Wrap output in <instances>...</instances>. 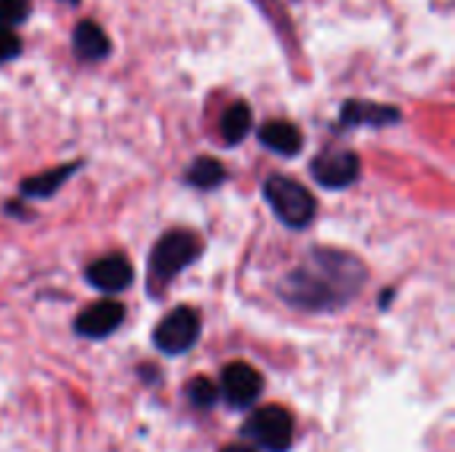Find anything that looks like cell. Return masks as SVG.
Instances as JSON below:
<instances>
[{"label": "cell", "instance_id": "cell-19", "mask_svg": "<svg viewBox=\"0 0 455 452\" xmlns=\"http://www.w3.org/2000/svg\"><path fill=\"white\" fill-rule=\"evenodd\" d=\"M221 452H256V450H251L248 445H229V448H224Z\"/></svg>", "mask_w": 455, "mask_h": 452}, {"label": "cell", "instance_id": "cell-9", "mask_svg": "<svg viewBox=\"0 0 455 452\" xmlns=\"http://www.w3.org/2000/svg\"><path fill=\"white\" fill-rule=\"evenodd\" d=\"M125 320V306L120 301H99L88 309H83L75 320V330L83 338L101 341L112 336Z\"/></svg>", "mask_w": 455, "mask_h": 452}, {"label": "cell", "instance_id": "cell-4", "mask_svg": "<svg viewBox=\"0 0 455 452\" xmlns=\"http://www.w3.org/2000/svg\"><path fill=\"white\" fill-rule=\"evenodd\" d=\"M293 416L280 405H267L256 410L243 426V437L267 452H288L293 445Z\"/></svg>", "mask_w": 455, "mask_h": 452}, {"label": "cell", "instance_id": "cell-3", "mask_svg": "<svg viewBox=\"0 0 455 452\" xmlns=\"http://www.w3.org/2000/svg\"><path fill=\"white\" fill-rule=\"evenodd\" d=\"M264 197H267L269 208L275 210V216L291 229H307L315 218L317 202H315L312 192L288 176L272 173L264 181Z\"/></svg>", "mask_w": 455, "mask_h": 452}, {"label": "cell", "instance_id": "cell-15", "mask_svg": "<svg viewBox=\"0 0 455 452\" xmlns=\"http://www.w3.org/2000/svg\"><path fill=\"white\" fill-rule=\"evenodd\" d=\"M184 178H187L189 186L208 192V189H216L219 184L227 181V170H224V165H221L219 160H213V157H197V160L187 168Z\"/></svg>", "mask_w": 455, "mask_h": 452}, {"label": "cell", "instance_id": "cell-6", "mask_svg": "<svg viewBox=\"0 0 455 452\" xmlns=\"http://www.w3.org/2000/svg\"><path fill=\"white\" fill-rule=\"evenodd\" d=\"M312 176L325 189H347L360 176V157L349 149H323L312 160Z\"/></svg>", "mask_w": 455, "mask_h": 452}, {"label": "cell", "instance_id": "cell-18", "mask_svg": "<svg viewBox=\"0 0 455 452\" xmlns=\"http://www.w3.org/2000/svg\"><path fill=\"white\" fill-rule=\"evenodd\" d=\"M19 53H21V40L16 37L13 27L0 24V64H5V61L16 59Z\"/></svg>", "mask_w": 455, "mask_h": 452}, {"label": "cell", "instance_id": "cell-17", "mask_svg": "<svg viewBox=\"0 0 455 452\" xmlns=\"http://www.w3.org/2000/svg\"><path fill=\"white\" fill-rule=\"evenodd\" d=\"M29 16V0H0V24L16 27Z\"/></svg>", "mask_w": 455, "mask_h": 452}, {"label": "cell", "instance_id": "cell-16", "mask_svg": "<svg viewBox=\"0 0 455 452\" xmlns=\"http://www.w3.org/2000/svg\"><path fill=\"white\" fill-rule=\"evenodd\" d=\"M187 397H189V402H192L195 408H203V410H205V408H213V405L219 402V389H216V384L208 381L205 376H197V378L189 381Z\"/></svg>", "mask_w": 455, "mask_h": 452}, {"label": "cell", "instance_id": "cell-8", "mask_svg": "<svg viewBox=\"0 0 455 452\" xmlns=\"http://www.w3.org/2000/svg\"><path fill=\"white\" fill-rule=\"evenodd\" d=\"M400 109L392 104H379V101H365V99H349L341 104V115H339V128L352 131L360 125H371V128H387L400 123Z\"/></svg>", "mask_w": 455, "mask_h": 452}, {"label": "cell", "instance_id": "cell-7", "mask_svg": "<svg viewBox=\"0 0 455 452\" xmlns=\"http://www.w3.org/2000/svg\"><path fill=\"white\" fill-rule=\"evenodd\" d=\"M261 389H264V378L248 362H229L221 370V397L235 410L251 408L261 397Z\"/></svg>", "mask_w": 455, "mask_h": 452}, {"label": "cell", "instance_id": "cell-5", "mask_svg": "<svg viewBox=\"0 0 455 452\" xmlns=\"http://www.w3.org/2000/svg\"><path fill=\"white\" fill-rule=\"evenodd\" d=\"M197 338H200V317L189 306L173 309L152 333V344L168 357L187 354L197 344Z\"/></svg>", "mask_w": 455, "mask_h": 452}, {"label": "cell", "instance_id": "cell-14", "mask_svg": "<svg viewBox=\"0 0 455 452\" xmlns=\"http://www.w3.org/2000/svg\"><path fill=\"white\" fill-rule=\"evenodd\" d=\"M253 128V112L245 101H237L232 104L224 115H221V139L227 147H235L240 144Z\"/></svg>", "mask_w": 455, "mask_h": 452}, {"label": "cell", "instance_id": "cell-11", "mask_svg": "<svg viewBox=\"0 0 455 452\" xmlns=\"http://www.w3.org/2000/svg\"><path fill=\"white\" fill-rule=\"evenodd\" d=\"M259 141L267 149H272L275 155H283V157H296L301 152V147H304L301 131L293 123H285V120H269L259 131Z\"/></svg>", "mask_w": 455, "mask_h": 452}, {"label": "cell", "instance_id": "cell-1", "mask_svg": "<svg viewBox=\"0 0 455 452\" xmlns=\"http://www.w3.org/2000/svg\"><path fill=\"white\" fill-rule=\"evenodd\" d=\"M368 282V266L339 248H312L280 282V298L299 312H339Z\"/></svg>", "mask_w": 455, "mask_h": 452}, {"label": "cell", "instance_id": "cell-12", "mask_svg": "<svg viewBox=\"0 0 455 452\" xmlns=\"http://www.w3.org/2000/svg\"><path fill=\"white\" fill-rule=\"evenodd\" d=\"M72 48L83 61H101L109 56L112 43L96 21H80L72 32Z\"/></svg>", "mask_w": 455, "mask_h": 452}, {"label": "cell", "instance_id": "cell-13", "mask_svg": "<svg viewBox=\"0 0 455 452\" xmlns=\"http://www.w3.org/2000/svg\"><path fill=\"white\" fill-rule=\"evenodd\" d=\"M77 168H80V163H69V165L45 170V173H40V176L24 178V181L19 184V194H21L24 200H43V197H51V194H56V192L75 176Z\"/></svg>", "mask_w": 455, "mask_h": 452}, {"label": "cell", "instance_id": "cell-10", "mask_svg": "<svg viewBox=\"0 0 455 452\" xmlns=\"http://www.w3.org/2000/svg\"><path fill=\"white\" fill-rule=\"evenodd\" d=\"M85 280L91 288L101 290V293H123L131 288L133 282V266L125 256L115 253V256H104L99 261H93L85 269Z\"/></svg>", "mask_w": 455, "mask_h": 452}, {"label": "cell", "instance_id": "cell-2", "mask_svg": "<svg viewBox=\"0 0 455 452\" xmlns=\"http://www.w3.org/2000/svg\"><path fill=\"white\" fill-rule=\"evenodd\" d=\"M200 253L203 245L192 232L184 229L165 232L149 253V293L152 296L163 293L179 272H184L200 258Z\"/></svg>", "mask_w": 455, "mask_h": 452}, {"label": "cell", "instance_id": "cell-20", "mask_svg": "<svg viewBox=\"0 0 455 452\" xmlns=\"http://www.w3.org/2000/svg\"><path fill=\"white\" fill-rule=\"evenodd\" d=\"M61 3H67V5H77V0H61Z\"/></svg>", "mask_w": 455, "mask_h": 452}]
</instances>
